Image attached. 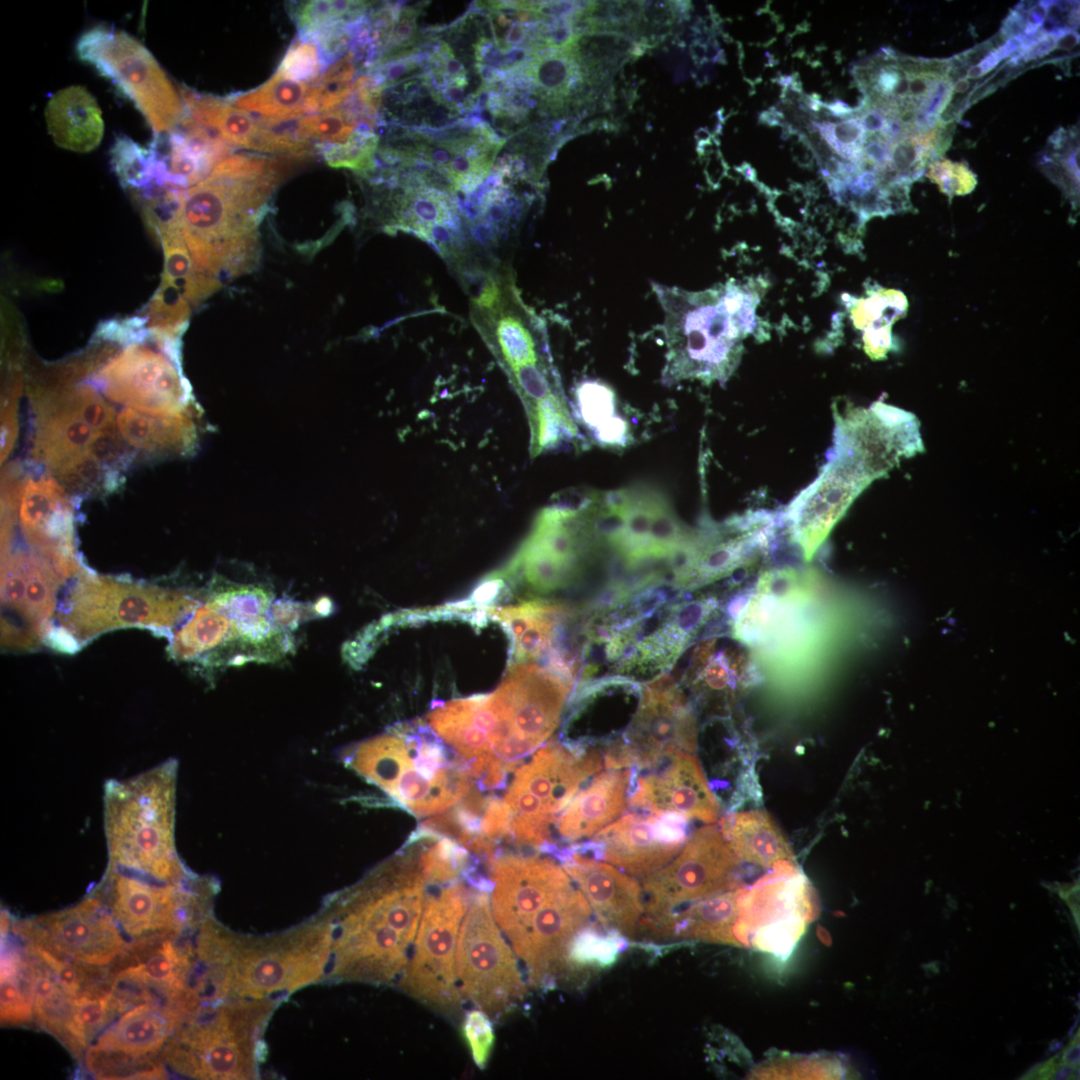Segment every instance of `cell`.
I'll return each mask as SVG.
<instances>
[{
  "mask_svg": "<svg viewBox=\"0 0 1080 1080\" xmlns=\"http://www.w3.org/2000/svg\"><path fill=\"white\" fill-rule=\"evenodd\" d=\"M282 174L276 159L228 156L194 186L148 201L142 215L152 232L177 228L196 268L221 282L258 263L259 225Z\"/></svg>",
  "mask_w": 1080,
  "mask_h": 1080,
  "instance_id": "cell-1",
  "label": "cell"
},
{
  "mask_svg": "<svg viewBox=\"0 0 1080 1080\" xmlns=\"http://www.w3.org/2000/svg\"><path fill=\"white\" fill-rule=\"evenodd\" d=\"M417 842L409 838L392 857L323 906L333 922L325 980L387 985L408 963L429 885Z\"/></svg>",
  "mask_w": 1080,
  "mask_h": 1080,
  "instance_id": "cell-2",
  "label": "cell"
},
{
  "mask_svg": "<svg viewBox=\"0 0 1080 1080\" xmlns=\"http://www.w3.org/2000/svg\"><path fill=\"white\" fill-rule=\"evenodd\" d=\"M670 583L582 610L573 653L578 684L607 677L648 681L667 672L716 607L713 598L677 600Z\"/></svg>",
  "mask_w": 1080,
  "mask_h": 1080,
  "instance_id": "cell-3",
  "label": "cell"
},
{
  "mask_svg": "<svg viewBox=\"0 0 1080 1080\" xmlns=\"http://www.w3.org/2000/svg\"><path fill=\"white\" fill-rule=\"evenodd\" d=\"M333 922L321 909L291 930L262 937L234 933L208 915L193 941L195 987L205 1003L272 998L325 978Z\"/></svg>",
  "mask_w": 1080,
  "mask_h": 1080,
  "instance_id": "cell-4",
  "label": "cell"
},
{
  "mask_svg": "<svg viewBox=\"0 0 1080 1080\" xmlns=\"http://www.w3.org/2000/svg\"><path fill=\"white\" fill-rule=\"evenodd\" d=\"M470 316L524 407L531 456L577 437L544 324L524 304L509 270L484 277Z\"/></svg>",
  "mask_w": 1080,
  "mask_h": 1080,
  "instance_id": "cell-5",
  "label": "cell"
},
{
  "mask_svg": "<svg viewBox=\"0 0 1080 1080\" xmlns=\"http://www.w3.org/2000/svg\"><path fill=\"white\" fill-rule=\"evenodd\" d=\"M653 288L664 312L663 381H727L740 362L743 339L756 326L757 294L732 280L703 291Z\"/></svg>",
  "mask_w": 1080,
  "mask_h": 1080,
  "instance_id": "cell-6",
  "label": "cell"
},
{
  "mask_svg": "<svg viewBox=\"0 0 1080 1080\" xmlns=\"http://www.w3.org/2000/svg\"><path fill=\"white\" fill-rule=\"evenodd\" d=\"M172 634L173 658L203 665L278 661L293 648L283 599L251 583H221Z\"/></svg>",
  "mask_w": 1080,
  "mask_h": 1080,
  "instance_id": "cell-7",
  "label": "cell"
},
{
  "mask_svg": "<svg viewBox=\"0 0 1080 1080\" xmlns=\"http://www.w3.org/2000/svg\"><path fill=\"white\" fill-rule=\"evenodd\" d=\"M343 763L417 818L443 813L474 784L426 723H405L343 749Z\"/></svg>",
  "mask_w": 1080,
  "mask_h": 1080,
  "instance_id": "cell-8",
  "label": "cell"
},
{
  "mask_svg": "<svg viewBox=\"0 0 1080 1080\" xmlns=\"http://www.w3.org/2000/svg\"><path fill=\"white\" fill-rule=\"evenodd\" d=\"M178 764L165 761L104 787V828L108 867L161 881H182L191 873L175 847Z\"/></svg>",
  "mask_w": 1080,
  "mask_h": 1080,
  "instance_id": "cell-9",
  "label": "cell"
},
{
  "mask_svg": "<svg viewBox=\"0 0 1080 1080\" xmlns=\"http://www.w3.org/2000/svg\"><path fill=\"white\" fill-rule=\"evenodd\" d=\"M573 686L549 664L519 663L493 693L471 696L467 727L485 753L486 772L508 774L546 742Z\"/></svg>",
  "mask_w": 1080,
  "mask_h": 1080,
  "instance_id": "cell-10",
  "label": "cell"
},
{
  "mask_svg": "<svg viewBox=\"0 0 1080 1080\" xmlns=\"http://www.w3.org/2000/svg\"><path fill=\"white\" fill-rule=\"evenodd\" d=\"M277 1003L273 998H229L200 1005L176 1027L161 1060L194 1079H257L263 1033Z\"/></svg>",
  "mask_w": 1080,
  "mask_h": 1080,
  "instance_id": "cell-11",
  "label": "cell"
},
{
  "mask_svg": "<svg viewBox=\"0 0 1080 1080\" xmlns=\"http://www.w3.org/2000/svg\"><path fill=\"white\" fill-rule=\"evenodd\" d=\"M199 600L189 591L81 573L60 608L59 626L47 634L57 648L70 651L118 628L170 631Z\"/></svg>",
  "mask_w": 1080,
  "mask_h": 1080,
  "instance_id": "cell-12",
  "label": "cell"
},
{
  "mask_svg": "<svg viewBox=\"0 0 1080 1080\" xmlns=\"http://www.w3.org/2000/svg\"><path fill=\"white\" fill-rule=\"evenodd\" d=\"M604 766L597 752L577 754L550 741L522 763L502 801L509 813L507 837L518 845L549 851L553 826L584 781Z\"/></svg>",
  "mask_w": 1080,
  "mask_h": 1080,
  "instance_id": "cell-13",
  "label": "cell"
},
{
  "mask_svg": "<svg viewBox=\"0 0 1080 1080\" xmlns=\"http://www.w3.org/2000/svg\"><path fill=\"white\" fill-rule=\"evenodd\" d=\"M216 886L213 879L195 874L178 882H161L107 867L91 893L100 898L123 933L137 940L194 930L211 913Z\"/></svg>",
  "mask_w": 1080,
  "mask_h": 1080,
  "instance_id": "cell-14",
  "label": "cell"
},
{
  "mask_svg": "<svg viewBox=\"0 0 1080 1080\" xmlns=\"http://www.w3.org/2000/svg\"><path fill=\"white\" fill-rule=\"evenodd\" d=\"M463 878L428 889L421 920L398 987L431 1008L456 1014L462 1002L456 975L459 929L475 887ZM431 885V884H430ZM429 885V888H430Z\"/></svg>",
  "mask_w": 1080,
  "mask_h": 1080,
  "instance_id": "cell-15",
  "label": "cell"
},
{
  "mask_svg": "<svg viewBox=\"0 0 1080 1080\" xmlns=\"http://www.w3.org/2000/svg\"><path fill=\"white\" fill-rule=\"evenodd\" d=\"M76 55L106 78L139 110L155 135L179 125L184 115L181 95L152 55L136 38L111 26L84 31Z\"/></svg>",
  "mask_w": 1080,
  "mask_h": 1080,
  "instance_id": "cell-16",
  "label": "cell"
},
{
  "mask_svg": "<svg viewBox=\"0 0 1080 1080\" xmlns=\"http://www.w3.org/2000/svg\"><path fill=\"white\" fill-rule=\"evenodd\" d=\"M503 143L491 126L473 119L436 129L393 128L377 156L388 165L420 166L451 193L470 192L487 178Z\"/></svg>",
  "mask_w": 1080,
  "mask_h": 1080,
  "instance_id": "cell-17",
  "label": "cell"
},
{
  "mask_svg": "<svg viewBox=\"0 0 1080 1080\" xmlns=\"http://www.w3.org/2000/svg\"><path fill=\"white\" fill-rule=\"evenodd\" d=\"M489 892L474 889L456 947L461 995L490 1018L498 1019L526 994V983L509 942L496 924Z\"/></svg>",
  "mask_w": 1080,
  "mask_h": 1080,
  "instance_id": "cell-18",
  "label": "cell"
},
{
  "mask_svg": "<svg viewBox=\"0 0 1080 1080\" xmlns=\"http://www.w3.org/2000/svg\"><path fill=\"white\" fill-rule=\"evenodd\" d=\"M740 861L720 828H699L672 861L643 879L641 925L687 903L736 888Z\"/></svg>",
  "mask_w": 1080,
  "mask_h": 1080,
  "instance_id": "cell-19",
  "label": "cell"
},
{
  "mask_svg": "<svg viewBox=\"0 0 1080 1080\" xmlns=\"http://www.w3.org/2000/svg\"><path fill=\"white\" fill-rule=\"evenodd\" d=\"M187 1014L161 1002L138 1004L113 1020L89 1045L85 1069L97 1079H163L161 1053Z\"/></svg>",
  "mask_w": 1080,
  "mask_h": 1080,
  "instance_id": "cell-20",
  "label": "cell"
},
{
  "mask_svg": "<svg viewBox=\"0 0 1080 1080\" xmlns=\"http://www.w3.org/2000/svg\"><path fill=\"white\" fill-rule=\"evenodd\" d=\"M697 723L689 699L669 672L643 684L642 698L611 768L652 769L679 753H695Z\"/></svg>",
  "mask_w": 1080,
  "mask_h": 1080,
  "instance_id": "cell-21",
  "label": "cell"
},
{
  "mask_svg": "<svg viewBox=\"0 0 1080 1080\" xmlns=\"http://www.w3.org/2000/svg\"><path fill=\"white\" fill-rule=\"evenodd\" d=\"M154 336L157 349L147 344L150 333L146 324L136 326L122 338L123 351L99 369L93 382L112 400L157 415L169 409L182 382L172 364L178 358L179 339Z\"/></svg>",
  "mask_w": 1080,
  "mask_h": 1080,
  "instance_id": "cell-22",
  "label": "cell"
},
{
  "mask_svg": "<svg viewBox=\"0 0 1080 1080\" xmlns=\"http://www.w3.org/2000/svg\"><path fill=\"white\" fill-rule=\"evenodd\" d=\"M642 693L641 682L623 677L578 684L566 709L560 742L577 754L597 752L608 765L624 745Z\"/></svg>",
  "mask_w": 1080,
  "mask_h": 1080,
  "instance_id": "cell-23",
  "label": "cell"
},
{
  "mask_svg": "<svg viewBox=\"0 0 1080 1080\" xmlns=\"http://www.w3.org/2000/svg\"><path fill=\"white\" fill-rule=\"evenodd\" d=\"M12 927L27 943L93 966L108 967L129 945L108 908L93 893L73 907L18 921Z\"/></svg>",
  "mask_w": 1080,
  "mask_h": 1080,
  "instance_id": "cell-24",
  "label": "cell"
},
{
  "mask_svg": "<svg viewBox=\"0 0 1080 1080\" xmlns=\"http://www.w3.org/2000/svg\"><path fill=\"white\" fill-rule=\"evenodd\" d=\"M686 829L687 819L675 814L630 813L598 831L590 841L568 848L589 851L595 859L644 879L676 857L685 844Z\"/></svg>",
  "mask_w": 1080,
  "mask_h": 1080,
  "instance_id": "cell-25",
  "label": "cell"
},
{
  "mask_svg": "<svg viewBox=\"0 0 1080 1080\" xmlns=\"http://www.w3.org/2000/svg\"><path fill=\"white\" fill-rule=\"evenodd\" d=\"M489 864L492 915L511 947L533 915L574 884L564 868L549 858L500 851Z\"/></svg>",
  "mask_w": 1080,
  "mask_h": 1080,
  "instance_id": "cell-26",
  "label": "cell"
},
{
  "mask_svg": "<svg viewBox=\"0 0 1080 1080\" xmlns=\"http://www.w3.org/2000/svg\"><path fill=\"white\" fill-rule=\"evenodd\" d=\"M585 543L576 517L546 511L509 566L529 589L548 593L574 582L585 567Z\"/></svg>",
  "mask_w": 1080,
  "mask_h": 1080,
  "instance_id": "cell-27",
  "label": "cell"
},
{
  "mask_svg": "<svg viewBox=\"0 0 1080 1080\" xmlns=\"http://www.w3.org/2000/svg\"><path fill=\"white\" fill-rule=\"evenodd\" d=\"M838 447L792 510L793 534L806 557L814 553L853 498L875 477L853 449L841 442Z\"/></svg>",
  "mask_w": 1080,
  "mask_h": 1080,
  "instance_id": "cell-28",
  "label": "cell"
},
{
  "mask_svg": "<svg viewBox=\"0 0 1080 1080\" xmlns=\"http://www.w3.org/2000/svg\"><path fill=\"white\" fill-rule=\"evenodd\" d=\"M416 183L402 181L386 195L384 228L412 233L449 262H463L468 245L456 204L446 192Z\"/></svg>",
  "mask_w": 1080,
  "mask_h": 1080,
  "instance_id": "cell-29",
  "label": "cell"
},
{
  "mask_svg": "<svg viewBox=\"0 0 1080 1080\" xmlns=\"http://www.w3.org/2000/svg\"><path fill=\"white\" fill-rule=\"evenodd\" d=\"M553 854L584 895L599 924L635 939L645 913L643 889L637 878L568 848Z\"/></svg>",
  "mask_w": 1080,
  "mask_h": 1080,
  "instance_id": "cell-30",
  "label": "cell"
},
{
  "mask_svg": "<svg viewBox=\"0 0 1080 1080\" xmlns=\"http://www.w3.org/2000/svg\"><path fill=\"white\" fill-rule=\"evenodd\" d=\"M651 773L634 772L629 805L653 814H675L685 819L713 823L719 804L694 753L675 754L655 766ZM653 769V768H652Z\"/></svg>",
  "mask_w": 1080,
  "mask_h": 1080,
  "instance_id": "cell-31",
  "label": "cell"
},
{
  "mask_svg": "<svg viewBox=\"0 0 1080 1080\" xmlns=\"http://www.w3.org/2000/svg\"><path fill=\"white\" fill-rule=\"evenodd\" d=\"M156 190H185L204 180L232 147L185 113L173 130L154 136Z\"/></svg>",
  "mask_w": 1080,
  "mask_h": 1080,
  "instance_id": "cell-32",
  "label": "cell"
},
{
  "mask_svg": "<svg viewBox=\"0 0 1080 1080\" xmlns=\"http://www.w3.org/2000/svg\"><path fill=\"white\" fill-rule=\"evenodd\" d=\"M633 768H607L577 791L558 816L553 833L561 842L591 837L613 823L629 804Z\"/></svg>",
  "mask_w": 1080,
  "mask_h": 1080,
  "instance_id": "cell-33",
  "label": "cell"
},
{
  "mask_svg": "<svg viewBox=\"0 0 1080 1080\" xmlns=\"http://www.w3.org/2000/svg\"><path fill=\"white\" fill-rule=\"evenodd\" d=\"M728 890L641 925L656 939H688L741 945V895Z\"/></svg>",
  "mask_w": 1080,
  "mask_h": 1080,
  "instance_id": "cell-34",
  "label": "cell"
},
{
  "mask_svg": "<svg viewBox=\"0 0 1080 1080\" xmlns=\"http://www.w3.org/2000/svg\"><path fill=\"white\" fill-rule=\"evenodd\" d=\"M184 113L216 137L230 145L262 153L284 154L287 140L276 125H268L226 98L181 90Z\"/></svg>",
  "mask_w": 1080,
  "mask_h": 1080,
  "instance_id": "cell-35",
  "label": "cell"
},
{
  "mask_svg": "<svg viewBox=\"0 0 1080 1080\" xmlns=\"http://www.w3.org/2000/svg\"><path fill=\"white\" fill-rule=\"evenodd\" d=\"M569 609L542 599L496 608L491 616L510 634L515 661L526 663L552 654L559 644L561 624Z\"/></svg>",
  "mask_w": 1080,
  "mask_h": 1080,
  "instance_id": "cell-36",
  "label": "cell"
},
{
  "mask_svg": "<svg viewBox=\"0 0 1080 1080\" xmlns=\"http://www.w3.org/2000/svg\"><path fill=\"white\" fill-rule=\"evenodd\" d=\"M45 120L53 141L63 149L89 152L103 137L101 110L83 86L72 85L53 94L45 108Z\"/></svg>",
  "mask_w": 1080,
  "mask_h": 1080,
  "instance_id": "cell-37",
  "label": "cell"
},
{
  "mask_svg": "<svg viewBox=\"0 0 1080 1080\" xmlns=\"http://www.w3.org/2000/svg\"><path fill=\"white\" fill-rule=\"evenodd\" d=\"M721 831L740 860L763 867L794 861L779 827L764 810L738 812L721 821Z\"/></svg>",
  "mask_w": 1080,
  "mask_h": 1080,
  "instance_id": "cell-38",
  "label": "cell"
},
{
  "mask_svg": "<svg viewBox=\"0 0 1080 1080\" xmlns=\"http://www.w3.org/2000/svg\"><path fill=\"white\" fill-rule=\"evenodd\" d=\"M365 1H307L292 9L299 38L319 48L349 39L360 28L370 6Z\"/></svg>",
  "mask_w": 1080,
  "mask_h": 1080,
  "instance_id": "cell-39",
  "label": "cell"
},
{
  "mask_svg": "<svg viewBox=\"0 0 1080 1080\" xmlns=\"http://www.w3.org/2000/svg\"><path fill=\"white\" fill-rule=\"evenodd\" d=\"M10 919L1 916V1023L25 1025L34 1020L33 984L25 947L8 936Z\"/></svg>",
  "mask_w": 1080,
  "mask_h": 1080,
  "instance_id": "cell-40",
  "label": "cell"
},
{
  "mask_svg": "<svg viewBox=\"0 0 1080 1080\" xmlns=\"http://www.w3.org/2000/svg\"><path fill=\"white\" fill-rule=\"evenodd\" d=\"M311 85L275 74L263 85L246 93L225 97L232 105L261 117L268 125L283 124L308 113L306 101Z\"/></svg>",
  "mask_w": 1080,
  "mask_h": 1080,
  "instance_id": "cell-41",
  "label": "cell"
},
{
  "mask_svg": "<svg viewBox=\"0 0 1080 1080\" xmlns=\"http://www.w3.org/2000/svg\"><path fill=\"white\" fill-rule=\"evenodd\" d=\"M32 984L35 1022L74 1053L71 1032L73 999L60 987L50 969L25 944Z\"/></svg>",
  "mask_w": 1080,
  "mask_h": 1080,
  "instance_id": "cell-42",
  "label": "cell"
},
{
  "mask_svg": "<svg viewBox=\"0 0 1080 1080\" xmlns=\"http://www.w3.org/2000/svg\"><path fill=\"white\" fill-rule=\"evenodd\" d=\"M110 162L120 184L134 198L156 186L157 167L153 148L142 147L130 137L118 135L110 149Z\"/></svg>",
  "mask_w": 1080,
  "mask_h": 1080,
  "instance_id": "cell-43",
  "label": "cell"
},
{
  "mask_svg": "<svg viewBox=\"0 0 1080 1080\" xmlns=\"http://www.w3.org/2000/svg\"><path fill=\"white\" fill-rule=\"evenodd\" d=\"M358 63L351 50L331 64L312 83L306 101L307 111L323 113L338 108L353 90Z\"/></svg>",
  "mask_w": 1080,
  "mask_h": 1080,
  "instance_id": "cell-44",
  "label": "cell"
},
{
  "mask_svg": "<svg viewBox=\"0 0 1080 1080\" xmlns=\"http://www.w3.org/2000/svg\"><path fill=\"white\" fill-rule=\"evenodd\" d=\"M379 144L375 127L363 126L343 144H315V148L329 166L368 175L376 169Z\"/></svg>",
  "mask_w": 1080,
  "mask_h": 1080,
  "instance_id": "cell-45",
  "label": "cell"
},
{
  "mask_svg": "<svg viewBox=\"0 0 1080 1080\" xmlns=\"http://www.w3.org/2000/svg\"><path fill=\"white\" fill-rule=\"evenodd\" d=\"M143 316L151 333L179 339L188 326L190 303L177 290L160 284Z\"/></svg>",
  "mask_w": 1080,
  "mask_h": 1080,
  "instance_id": "cell-46",
  "label": "cell"
},
{
  "mask_svg": "<svg viewBox=\"0 0 1080 1080\" xmlns=\"http://www.w3.org/2000/svg\"><path fill=\"white\" fill-rule=\"evenodd\" d=\"M813 129L842 159L858 165L863 159V145L866 132L858 117L845 119L839 123H813Z\"/></svg>",
  "mask_w": 1080,
  "mask_h": 1080,
  "instance_id": "cell-47",
  "label": "cell"
},
{
  "mask_svg": "<svg viewBox=\"0 0 1080 1080\" xmlns=\"http://www.w3.org/2000/svg\"><path fill=\"white\" fill-rule=\"evenodd\" d=\"M167 422L156 414L145 415L127 408L118 417V427L133 447L156 450L166 439Z\"/></svg>",
  "mask_w": 1080,
  "mask_h": 1080,
  "instance_id": "cell-48",
  "label": "cell"
},
{
  "mask_svg": "<svg viewBox=\"0 0 1080 1080\" xmlns=\"http://www.w3.org/2000/svg\"><path fill=\"white\" fill-rule=\"evenodd\" d=\"M325 69L318 46L301 38L296 39L288 48L277 72L283 76L308 83L315 82Z\"/></svg>",
  "mask_w": 1080,
  "mask_h": 1080,
  "instance_id": "cell-49",
  "label": "cell"
},
{
  "mask_svg": "<svg viewBox=\"0 0 1080 1080\" xmlns=\"http://www.w3.org/2000/svg\"><path fill=\"white\" fill-rule=\"evenodd\" d=\"M462 1032L473 1061L480 1069L485 1068L495 1040L490 1017L478 1008L469 1011L464 1017Z\"/></svg>",
  "mask_w": 1080,
  "mask_h": 1080,
  "instance_id": "cell-50",
  "label": "cell"
},
{
  "mask_svg": "<svg viewBox=\"0 0 1080 1080\" xmlns=\"http://www.w3.org/2000/svg\"><path fill=\"white\" fill-rule=\"evenodd\" d=\"M928 176L950 195L968 193L976 184L975 175L964 162H952L945 158L930 163Z\"/></svg>",
  "mask_w": 1080,
  "mask_h": 1080,
  "instance_id": "cell-51",
  "label": "cell"
},
{
  "mask_svg": "<svg viewBox=\"0 0 1080 1080\" xmlns=\"http://www.w3.org/2000/svg\"><path fill=\"white\" fill-rule=\"evenodd\" d=\"M1051 33L1055 37V49L1068 51L1079 42V35L1074 28H1060Z\"/></svg>",
  "mask_w": 1080,
  "mask_h": 1080,
  "instance_id": "cell-52",
  "label": "cell"
},
{
  "mask_svg": "<svg viewBox=\"0 0 1080 1080\" xmlns=\"http://www.w3.org/2000/svg\"><path fill=\"white\" fill-rule=\"evenodd\" d=\"M1080 1037L1079 1030L1069 1044L1063 1049L1060 1058L1064 1064L1079 1067L1080 1062Z\"/></svg>",
  "mask_w": 1080,
  "mask_h": 1080,
  "instance_id": "cell-53",
  "label": "cell"
},
{
  "mask_svg": "<svg viewBox=\"0 0 1080 1080\" xmlns=\"http://www.w3.org/2000/svg\"><path fill=\"white\" fill-rule=\"evenodd\" d=\"M825 107L832 115L836 117H846L855 111V109H852L841 100H835L832 103L826 104Z\"/></svg>",
  "mask_w": 1080,
  "mask_h": 1080,
  "instance_id": "cell-54",
  "label": "cell"
},
{
  "mask_svg": "<svg viewBox=\"0 0 1080 1080\" xmlns=\"http://www.w3.org/2000/svg\"><path fill=\"white\" fill-rule=\"evenodd\" d=\"M968 87L969 82L965 79H960L955 84H953L952 92L963 93L968 89Z\"/></svg>",
  "mask_w": 1080,
  "mask_h": 1080,
  "instance_id": "cell-55",
  "label": "cell"
},
{
  "mask_svg": "<svg viewBox=\"0 0 1080 1080\" xmlns=\"http://www.w3.org/2000/svg\"><path fill=\"white\" fill-rule=\"evenodd\" d=\"M1062 1042L1059 1040H1053L1049 1045L1050 1052H1057L1062 1048Z\"/></svg>",
  "mask_w": 1080,
  "mask_h": 1080,
  "instance_id": "cell-56",
  "label": "cell"
}]
</instances>
